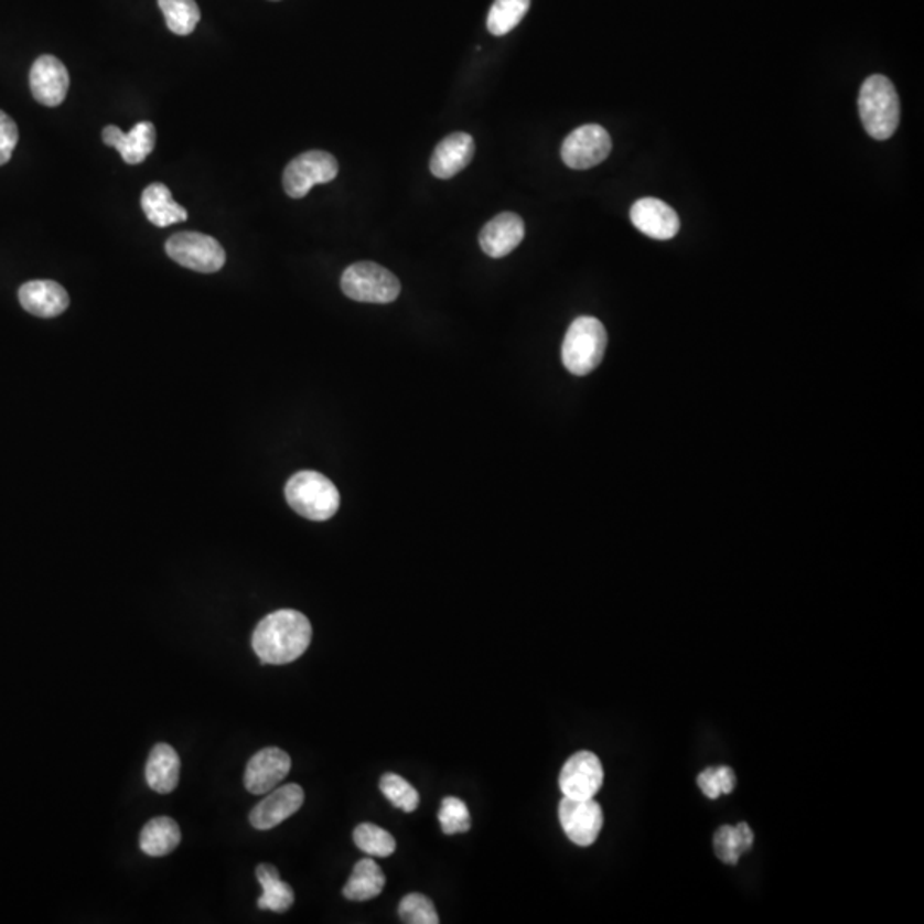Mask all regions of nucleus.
I'll list each match as a JSON object with an SVG mask.
<instances>
[{
    "label": "nucleus",
    "mask_w": 924,
    "mask_h": 924,
    "mask_svg": "<svg viewBox=\"0 0 924 924\" xmlns=\"http://www.w3.org/2000/svg\"><path fill=\"white\" fill-rule=\"evenodd\" d=\"M312 642V625L297 610L264 616L253 634V649L262 665H288L303 656Z\"/></svg>",
    "instance_id": "obj_1"
},
{
    "label": "nucleus",
    "mask_w": 924,
    "mask_h": 924,
    "mask_svg": "<svg viewBox=\"0 0 924 924\" xmlns=\"http://www.w3.org/2000/svg\"><path fill=\"white\" fill-rule=\"evenodd\" d=\"M861 122L871 138L887 141L892 138L901 122V100L889 77L874 74L864 80L860 89Z\"/></svg>",
    "instance_id": "obj_2"
},
{
    "label": "nucleus",
    "mask_w": 924,
    "mask_h": 924,
    "mask_svg": "<svg viewBox=\"0 0 924 924\" xmlns=\"http://www.w3.org/2000/svg\"><path fill=\"white\" fill-rule=\"evenodd\" d=\"M284 497L294 513L310 520H329L340 511L341 497L334 483L315 471H300L290 477Z\"/></svg>",
    "instance_id": "obj_3"
},
{
    "label": "nucleus",
    "mask_w": 924,
    "mask_h": 924,
    "mask_svg": "<svg viewBox=\"0 0 924 924\" xmlns=\"http://www.w3.org/2000/svg\"><path fill=\"white\" fill-rule=\"evenodd\" d=\"M608 334L594 318H579L570 324L562 346V359L570 374H591L600 367L606 352Z\"/></svg>",
    "instance_id": "obj_4"
},
{
    "label": "nucleus",
    "mask_w": 924,
    "mask_h": 924,
    "mask_svg": "<svg viewBox=\"0 0 924 924\" xmlns=\"http://www.w3.org/2000/svg\"><path fill=\"white\" fill-rule=\"evenodd\" d=\"M341 290L355 302L390 303L401 293V283L378 264L356 262L343 272Z\"/></svg>",
    "instance_id": "obj_5"
},
{
    "label": "nucleus",
    "mask_w": 924,
    "mask_h": 924,
    "mask_svg": "<svg viewBox=\"0 0 924 924\" xmlns=\"http://www.w3.org/2000/svg\"><path fill=\"white\" fill-rule=\"evenodd\" d=\"M166 254L180 266L197 272H216L225 266L226 254L216 238L197 232H182L166 241Z\"/></svg>",
    "instance_id": "obj_6"
},
{
    "label": "nucleus",
    "mask_w": 924,
    "mask_h": 924,
    "mask_svg": "<svg viewBox=\"0 0 924 924\" xmlns=\"http://www.w3.org/2000/svg\"><path fill=\"white\" fill-rule=\"evenodd\" d=\"M340 172L336 158L325 151H307L293 158L283 173V187L293 200H302L318 184L333 182Z\"/></svg>",
    "instance_id": "obj_7"
},
{
    "label": "nucleus",
    "mask_w": 924,
    "mask_h": 924,
    "mask_svg": "<svg viewBox=\"0 0 924 924\" xmlns=\"http://www.w3.org/2000/svg\"><path fill=\"white\" fill-rule=\"evenodd\" d=\"M612 153V138L597 123L579 127L562 144L563 163L573 170H588L603 163Z\"/></svg>",
    "instance_id": "obj_8"
},
{
    "label": "nucleus",
    "mask_w": 924,
    "mask_h": 924,
    "mask_svg": "<svg viewBox=\"0 0 924 924\" xmlns=\"http://www.w3.org/2000/svg\"><path fill=\"white\" fill-rule=\"evenodd\" d=\"M558 818L567 837L581 848L594 845L603 829V810L594 798L573 799L563 796L558 806Z\"/></svg>",
    "instance_id": "obj_9"
},
{
    "label": "nucleus",
    "mask_w": 924,
    "mask_h": 924,
    "mask_svg": "<svg viewBox=\"0 0 924 924\" xmlns=\"http://www.w3.org/2000/svg\"><path fill=\"white\" fill-rule=\"evenodd\" d=\"M604 771L600 759L592 752H577L560 772V789L563 796L573 799H589L598 795L603 786Z\"/></svg>",
    "instance_id": "obj_10"
},
{
    "label": "nucleus",
    "mask_w": 924,
    "mask_h": 924,
    "mask_svg": "<svg viewBox=\"0 0 924 924\" xmlns=\"http://www.w3.org/2000/svg\"><path fill=\"white\" fill-rule=\"evenodd\" d=\"M290 769L291 759L284 750L275 746L260 750L245 769V787L253 795H268L287 777Z\"/></svg>",
    "instance_id": "obj_11"
},
{
    "label": "nucleus",
    "mask_w": 924,
    "mask_h": 924,
    "mask_svg": "<svg viewBox=\"0 0 924 924\" xmlns=\"http://www.w3.org/2000/svg\"><path fill=\"white\" fill-rule=\"evenodd\" d=\"M30 88L39 104L58 107L69 92L67 67L54 55H42L31 67Z\"/></svg>",
    "instance_id": "obj_12"
},
{
    "label": "nucleus",
    "mask_w": 924,
    "mask_h": 924,
    "mask_svg": "<svg viewBox=\"0 0 924 924\" xmlns=\"http://www.w3.org/2000/svg\"><path fill=\"white\" fill-rule=\"evenodd\" d=\"M305 793L299 784H287L278 789L269 791V795L250 812V824L254 829L269 830L302 808Z\"/></svg>",
    "instance_id": "obj_13"
},
{
    "label": "nucleus",
    "mask_w": 924,
    "mask_h": 924,
    "mask_svg": "<svg viewBox=\"0 0 924 924\" xmlns=\"http://www.w3.org/2000/svg\"><path fill=\"white\" fill-rule=\"evenodd\" d=\"M631 219L638 232L654 240H669L680 232V218L676 211L654 197L638 200L632 206Z\"/></svg>",
    "instance_id": "obj_14"
},
{
    "label": "nucleus",
    "mask_w": 924,
    "mask_h": 924,
    "mask_svg": "<svg viewBox=\"0 0 924 924\" xmlns=\"http://www.w3.org/2000/svg\"><path fill=\"white\" fill-rule=\"evenodd\" d=\"M101 138L105 144L119 151L126 163L139 164L153 153L157 127L153 122H139L130 132H122L119 127L108 126L101 132Z\"/></svg>",
    "instance_id": "obj_15"
},
{
    "label": "nucleus",
    "mask_w": 924,
    "mask_h": 924,
    "mask_svg": "<svg viewBox=\"0 0 924 924\" xmlns=\"http://www.w3.org/2000/svg\"><path fill=\"white\" fill-rule=\"evenodd\" d=\"M20 302L26 312L36 318L52 319L69 307V294L55 281L36 279L20 288Z\"/></svg>",
    "instance_id": "obj_16"
},
{
    "label": "nucleus",
    "mask_w": 924,
    "mask_h": 924,
    "mask_svg": "<svg viewBox=\"0 0 924 924\" xmlns=\"http://www.w3.org/2000/svg\"><path fill=\"white\" fill-rule=\"evenodd\" d=\"M523 238V218L516 213H501L483 226L480 245L486 256L501 259L516 250Z\"/></svg>",
    "instance_id": "obj_17"
},
{
    "label": "nucleus",
    "mask_w": 924,
    "mask_h": 924,
    "mask_svg": "<svg viewBox=\"0 0 924 924\" xmlns=\"http://www.w3.org/2000/svg\"><path fill=\"white\" fill-rule=\"evenodd\" d=\"M474 157V139L466 132H454L442 139L430 160V172L448 180L466 169Z\"/></svg>",
    "instance_id": "obj_18"
},
{
    "label": "nucleus",
    "mask_w": 924,
    "mask_h": 924,
    "mask_svg": "<svg viewBox=\"0 0 924 924\" xmlns=\"http://www.w3.org/2000/svg\"><path fill=\"white\" fill-rule=\"evenodd\" d=\"M180 780V756L169 743H158L146 764V781L158 795H169Z\"/></svg>",
    "instance_id": "obj_19"
},
{
    "label": "nucleus",
    "mask_w": 924,
    "mask_h": 924,
    "mask_svg": "<svg viewBox=\"0 0 924 924\" xmlns=\"http://www.w3.org/2000/svg\"><path fill=\"white\" fill-rule=\"evenodd\" d=\"M141 207L146 218L160 228L187 222L189 218L187 209L176 204L170 189L160 182L144 189L141 195Z\"/></svg>",
    "instance_id": "obj_20"
},
{
    "label": "nucleus",
    "mask_w": 924,
    "mask_h": 924,
    "mask_svg": "<svg viewBox=\"0 0 924 924\" xmlns=\"http://www.w3.org/2000/svg\"><path fill=\"white\" fill-rule=\"evenodd\" d=\"M182 840L179 824L170 817H158L142 827L139 846L144 855L160 858L179 848Z\"/></svg>",
    "instance_id": "obj_21"
},
{
    "label": "nucleus",
    "mask_w": 924,
    "mask_h": 924,
    "mask_svg": "<svg viewBox=\"0 0 924 924\" xmlns=\"http://www.w3.org/2000/svg\"><path fill=\"white\" fill-rule=\"evenodd\" d=\"M257 880L262 887L257 905L259 910L272 911V913H287L294 902V892L287 882L279 877L278 868L269 863H262L256 870Z\"/></svg>",
    "instance_id": "obj_22"
},
{
    "label": "nucleus",
    "mask_w": 924,
    "mask_h": 924,
    "mask_svg": "<svg viewBox=\"0 0 924 924\" xmlns=\"http://www.w3.org/2000/svg\"><path fill=\"white\" fill-rule=\"evenodd\" d=\"M386 877L374 860L358 861L353 868L348 883L344 885L343 895L353 902L372 901L383 894Z\"/></svg>",
    "instance_id": "obj_23"
},
{
    "label": "nucleus",
    "mask_w": 924,
    "mask_h": 924,
    "mask_svg": "<svg viewBox=\"0 0 924 924\" xmlns=\"http://www.w3.org/2000/svg\"><path fill=\"white\" fill-rule=\"evenodd\" d=\"M529 8L531 0H495L486 20L490 33L495 36L507 35L523 21Z\"/></svg>",
    "instance_id": "obj_24"
},
{
    "label": "nucleus",
    "mask_w": 924,
    "mask_h": 924,
    "mask_svg": "<svg viewBox=\"0 0 924 924\" xmlns=\"http://www.w3.org/2000/svg\"><path fill=\"white\" fill-rule=\"evenodd\" d=\"M166 26L179 36L191 35L200 24L201 11L195 0H158Z\"/></svg>",
    "instance_id": "obj_25"
},
{
    "label": "nucleus",
    "mask_w": 924,
    "mask_h": 924,
    "mask_svg": "<svg viewBox=\"0 0 924 924\" xmlns=\"http://www.w3.org/2000/svg\"><path fill=\"white\" fill-rule=\"evenodd\" d=\"M359 851L377 858H387L396 851V839L386 829L374 824H359L353 832Z\"/></svg>",
    "instance_id": "obj_26"
},
{
    "label": "nucleus",
    "mask_w": 924,
    "mask_h": 924,
    "mask_svg": "<svg viewBox=\"0 0 924 924\" xmlns=\"http://www.w3.org/2000/svg\"><path fill=\"white\" fill-rule=\"evenodd\" d=\"M378 787L383 791V795L393 803L399 810L411 814L417 810L420 805V795L418 791L398 774H384L380 777Z\"/></svg>",
    "instance_id": "obj_27"
},
{
    "label": "nucleus",
    "mask_w": 924,
    "mask_h": 924,
    "mask_svg": "<svg viewBox=\"0 0 924 924\" xmlns=\"http://www.w3.org/2000/svg\"><path fill=\"white\" fill-rule=\"evenodd\" d=\"M440 827L445 836H454V834H466L471 829V814L468 810L466 803L462 799L448 796L442 799V806L439 812Z\"/></svg>",
    "instance_id": "obj_28"
},
{
    "label": "nucleus",
    "mask_w": 924,
    "mask_h": 924,
    "mask_svg": "<svg viewBox=\"0 0 924 924\" xmlns=\"http://www.w3.org/2000/svg\"><path fill=\"white\" fill-rule=\"evenodd\" d=\"M399 916H401L402 923L408 924L440 923L433 902L427 895L418 894V892H412V894L402 898L401 904H399Z\"/></svg>",
    "instance_id": "obj_29"
},
{
    "label": "nucleus",
    "mask_w": 924,
    "mask_h": 924,
    "mask_svg": "<svg viewBox=\"0 0 924 924\" xmlns=\"http://www.w3.org/2000/svg\"><path fill=\"white\" fill-rule=\"evenodd\" d=\"M715 849L719 860L728 864H737L740 861L741 851L738 848L737 836L733 825H722L715 836Z\"/></svg>",
    "instance_id": "obj_30"
},
{
    "label": "nucleus",
    "mask_w": 924,
    "mask_h": 924,
    "mask_svg": "<svg viewBox=\"0 0 924 924\" xmlns=\"http://www.w3.org/2000/svg\"><path fill=\"white\" fill-rule=\"evenodd\" d=\"M20 141V130L6 111L0 110V166L8 163Z\"/></svg>",
    "instance_id": "obj_31"
},
{
    "label": "nucleus",
    "mask_w": 924,
    "mask_h": 924,
    "mask_svg": "<svg viewBox=\"0 0 924 924\" xmlns=\"http://www.w3.org/2000/svg\"><path fill=\"white\" fill-rule=\"evenodd\" d=\"M697 784H699L700 789H702L707 798L716 799L721 796L715 767H707L706 771L700 772L699 777H697Z\"/></svg>",
    "instance_id": "obj_32"
},
{
    "label": "nucleus",
    "mask_w": 924,
    "mask_h": 924,
    "mask_svg": "<svg viewBox=\"0 0 924 924\" xmlns=\"http://www.w3.org/2000/svg\"><path fill=\"white\" fill-rule=\"evenodd\" d=\"M734 836H737L738 848H740L741 855L752 849L755 837H753V830L750 829L749 824L740 821V824L734 825Z\"/></svg>",
    "instance_id": "obj_33"
},
{
    "label": "nucleus",
    "mask_w": 924,
    "mask_h": 924,
    "mask_svg": "<svg viewBox=\"0 0 924 924\" xmlns=\"http://www.w3.org/2000/svg\"><path fill=\"white\" fill-rule=\"evenodd\" d=\"M716 769V777H718L719 789H721V795H730L731 791L734 789L737 786V777H734V772L731 771V767H715Z\"/></svg>",
    "instance_id": "obj_34"
}]
</instances>
